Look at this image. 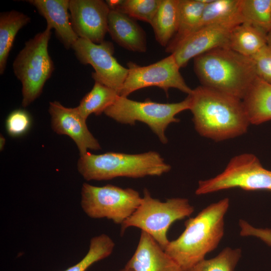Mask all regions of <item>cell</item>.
<instances>
[{
  "label": "cell",
  "instance_id": "17",
  "mask_svg": "<svg viewBox=\"0 0 271 271\" xmlns=\"http://www.w3.org/2000/svg\"><path fill=\"white\" fill-rule=\"evenodd\" d=\"M108 32L118 45L133 52L147 51L146 34L135 19L115 10H111L108 19Z\"/></svg>",
  "mask_w": 271,
  "mask_h": 271
},
{
  "label": "cell",
  "instance_id": "23",
  "mask_svg": "<svg viewBox=\"0 0 271 271\" xmlns=\"http://www.w3.org/2000/svg\"><path fill=\"white\" fill-rule=\"evenodd\" d=\"M240 2L241 0H211L206 5L195 31L212 25L243 23L240 12Z\"/></svg>",
  "mask_w": 271,
  "mask_h": 271
},
{
  "label": "cell",
  "instance_id": "28",
  "mask_svg": "<svg viewBox=\"0 0 271 271\" xmlns=\"http://www.w3.org/2000/svg\"><path fill=\"white\" fill-rule=\"evenodd\" d=\"M241 256L240 248L226 247L217 256L202 260L187 271H234Z\"/></svg>",
  "mask_w": 271,
  "mask_h": 271
},
{
  "label": "cell",
  "instance_id": "3",
  "mask_svg": "<svg viewBox=\"0 0 271 271\" xmlns=\"http://www.w3.org/2000/svg\"><path fill=\"white\" fill-rule=\"evenodd\" d=\"M194 69L202 86L242 100L256 79L250 57L219 47L194 58Z\"/></svg>",
  "mask_w": 271,
  "mask_h": 271
},
{
  "label": "cell",
  "instance_id": "13",
  "mask_svg": "<svg viewBox=\"0 0 271 271\" xmlns=\"http://www.w3.org/2000/svg\"><path fill=\"white\" fill-rule=\"evenodd\" d=\"M239 24L228 23L201 28L179 43L171 54L179 67H184L191 59L217 48L227 47L231 31Z\"/></svg>",
  "mask_w": 271,
  "mask_h": 271
},
{
  "label": "cell",
  "instance_id": "24",
  "mask_svg": "<svg viewBox=\"0 0 271 271\" xmlns=\"http://www.w3.org/2000/svg\"><path fill=\"white\" fill-rule=\"evenodd\" d=\"M119 95L113 89L94 81L92 89L81 100L76 107L86 120L91 114L99 115L111 106Z\"/></svg>",
  "mask_w": 271,
  "mask_h": 271
},
{
  "label": "cell",
  "instance_id": "33",
  "mask_svg": "<svg viewBox=\"0 0 271 271\" xmlns=\"http://www.w3.org/2000/svg\"><path fill=\"white\" fill-rule=\"evenodd\" d=\"M267 45L271 48V30L267 34Z\"/></svg>",
  "mask_w": 271,
  "mask_h": 271
},
{
  "label": "cell",
  "instance_id": "21",
  "mask_svg": "<svg viewBox=\"0 0 271 271\" xmlns=\"http://www.w3.org/2000/svg\"><path fill=\"white\" fill-rule=\"evenodd\" d=\"M27 15L16 10L0 14V74L7 66L10 52L18 32L30 22Z\"/></svg>",
  "mask_w": 271,
  "mask_h": 271
},
{
  "label": "cell",
  "instance_id": "2",
  "mask_svg": "<svg viewBox=\"0 0 271 271\" xmlns=\"http://www.w3.org/2000/svg\"><path fill=\"white\" fill-rule=\"evenodd\" d=\"M229 206L227 198L212 203L185 222V228L164 249L181 267L187 271L215 249L224 232V216Z\"/></svg>",
  "mask_w": 271,
  "mask_h": 271
},
{
  "label": "cell",
  "instance_id": "15",
  "mask_svg": "<svg viewBox=\"0 0 271 271\" xmlns=\"http://www.w3.org/2000/svg\"><path fill=\"white\" fill-rule=\"evenodd\" d=\"M125 265L133 271H183L151 236L142 231L136 249Z\"/></svg>",
  "mask_w": 271,
  "mask_h": 271
},
{
  "label": "cell",
  "instance_id": "5",
  "mask_svg": "<svg viewBox=\"0 0 271 271\" xmlns=\"http://www.w3.org/2000/svg\"><path fill=\"white\" fill-rule=\"evenodd\" d=\"M194 208L186 198H173L165 202L153 198L145 188L142 201L132 214L121 225V233L136 227L151 236L164 249L170 242L167 233L175 221L190 216Z\"/></svg>",
  "mask_w": 271,
  "mask_h": 271
},
{
  "label": "cell",
  "instance_id": "20",
  "mask_svg": "<svg viewBox=\"0 0 271 271\" xmlns=\"http://www.w3.org/2000/svg\"><path fill=\"white\" fill-rule=\"evenodd\" d=\"M267 45V34L246 23L235 26L231 31L227 48L251 57Z\"/></svg>",
  "mask_w": 271,
  "mask_h": 271
},
{
  "label": "cell",
  "instance_id": "18",
  "mask_svg": "<svg viewBox=\"0 0 271 271\" xmlns=\"http://www.w3.org/2000/svg\"><path fill=\"white\" fill-rule=\"evenodd\" d=\"M242 100L250 124L271 120V84L256 77Z\"/></svg>",
  "mask_w": 271,
  "mask_h": 271
},
{
  "label": "cell",
  "instance_id": "7",
  "mask_svg": "<svg viewBox=\"0 0 271 271\" xmlns=\"http://www.w3.org/2000/svg\"><path fill=\"white\" fill-rule=\"evenodd\" d=\"M188 95L183 100L175 103H163L146 99L138 101L127 97L118 96L115 102L104 112L108 117L122 123L133 125L136 121L146 124L162 144L168 140L165 131L169 125L178 122L177 114L190 108Z\"/></svg>",
  "mask_w": 271,
  "mask_h": 271
},
{
  "label": "cell",
  "instance_id": "32",
  "mask_svg": "<svg viewBox=\"0 0 271 271\" xmlns=\"http://www.w3.org/2000/svg\"><path fill=\"white\" fill-rule=\"evenodd\" d=\"M6 142V140L5 138L2 134H1L0 136V150L1 151L3 150L5 147Z\"/></svg>",
  "mask_w": 271,
  "mask_h": 271
},
{
  "label": "cell",
  "instance_id": "26",
  "mask_svg": "<svg viewBox=\"0 0 271 271\" xmlns=\"http://www.w3.org/2000/svg\"><path fill=\"white\" fill-rule=\"evenodd\" d=\"M111 10H115L134 19L151 24L161 0L106 1Z\"/></svg>",
  "mask_w": 271,
  "mask_h": 271
},
{
  "label": "cell",
  "instance_id": "6",
  "mask_svg": "<svg viewBox=\"0 0 271 271\" xmlns=\"http://www.w3.org/2000/svg\"><path fill=\"white\" fill-rule=\"evenodd\" d=\"M51 30L46 27L44 31L26 42L13 62L14 74L22 84L24 107L39 97L54 71V63L48 52Z\"/></svg>",
  "mask_w": 271,
  "mask_h": 271
},
{
  "label": "cell",
  "instance_id": "19",
  "mask_svg": "<svg viewBox=\"0 0 271 271\" xmlns=\"http://www.w3.org/2000/svg\"><path fill=\"white\" fill-rule=\"evenodd\" d=\"M211 0H179L178 27L176 34L166 47L171 53L176 45L197 28L204 9Z\"/></svg>",
  "mask_w": 271,
  "mask_h": 271
},
{
  "label": "cell",
  "instance_id": "31",
  "mask_svg": "<svg viewBox=\"0 0 271 271\" xmlns=\"http://www.w3.org/2000/svg\"><path fill=\"white\" fill-rule=\"evenodd\" d=\"M241 233L243 236L257 237L271 246V229L256 228L248 222H245L242 225Z\"/></svg>",
  "mask_w": 271,
  "mask_h": 271
},
{
  "label": "cell",
  "instance_id": "34",
  "mask_svg": "<svg viewBox=\"0 0 271 271\" xmlns=\"http://www.w3.org/2000/svg\"><path fill=\"white\" fill-rule=\"evenodd\" d=\"M119 271H133V270L130 268L128 267V266L125 265V266L122 268L120 269Z\"/></svg>",
  "mask_w": 271,
  "mask_h": 271
},
{
  "label": "cell",
  "instance_id": "22",
  "mask_svg": "<svg viewBox=\"0 0 271 271\" xmlns=\"http://www.w3.org/2000/svg\"><path fill=\"white\" fill-rule=\"evenodd\" d=\"M179 0H161L151 23L157 41L167 47L177 33Z\"/></svg>",
  "mask_w": 271,
  "mask_h": 271
},
{
  "label": "cell",
  "instance_id": "25",
  "mask_svg": "<svg viewBox=\"0 0 271 271\" xmlns=\"http://www.w3.org/2000/svg\"><path fill=\"white\" fill-rule=\"evenodd\" d=\"M243 23L267 33L271 30V0H241Z\"/></svg>",
  "mask_w": 271,
  "mask_h": 271
},
{
  "label": "cell",
  "instance_id": "27",
  "mask_svg": "<svg viewBox=\"0 0 271 271\" xmlns=\"http://www.w3.org/2000/svg\"><path fill=\"white\" fill-rule=\"evenodd\" d=\"M114 246L113 240L106 234L94 236L90 240L89 249L84 257L78 263L62 271H86L95 262L109 256Z\"/></svg>",
  "mask_w": 271,
  "mask_h": 271
},
{
  "label": "cell",
  "instance_id": "1",
  "mask_svg": "<svg viewBox=\"0 0 271 271\" xmlns=\"http://www.w3.org/2000/svg\"><path fill=\"white\" fill-rule=\"evenodd\" d=\"M188 95L195 128L200 136L219 142L247 131L250 122L242 100L202 85Z\"/></svg>",
  "mask_w": 271,
  "mask_h": 271
},
{
  "label": "cell",
  "instance_id": "9",
  "mask_svg": "<svg viewBox=\"0 0 271 271\" xmlns=\"http://www.w3.org/2000/svg\"><path fill=\"white\" fill-rule=\"evenodd\" d=\"M234 188L271 191V171L264 168L252 154L238 155L230 160L220 174L199 181L195 194L201 195Z\"/></svg>",
  "mask_w": 271,
  "mask_h": 271
},
{
  "label": "cell",
  "instance_id": "11",
  "mask_svg": "<svg viewBox=\"0 0 271 271\" xmlns=\"http://www.w3.org/2000/svg\"><path fill=\"white\" fill-rule=\"evenodd\" d=\"M80 63L90 64L94 69L92 77L117 91L119 94L128 73V68L120 65L113 56L114 48L109 41L95 44L79 38L72 48Z\"/></svg>",
  "mask_w": 271,
  "mask_h": 271
},
{
  "label": "cell",
  "instance_id": "30",
  "mask_svg": "<svg viewBox=\"0 0 271 271\" xmlns=\"http://www.w3.org/2000/svg\"><path fill=\"white\" fill-rule=\"evenodd\" d=\"M250 58L256 77L271 84V48L266 45Z\"/></svg>",
  "mask_w": 271,
  "mask_h": 271
},
{
  "label": "cell",
  "instance_id": "29",
  "mask_svg": "<svg viewBox=\"0 0 271 271\" xmlns=\"http://www.w3.org/2000/svg\"><path fill=\"white\" fill-rule=\"evenodd\" d=\"M32 119L26 110L18 109L12 111L6 120V128L12 137H19L25 134L30 129Z\"/></svg>",
  "mask_w": 271,
  "mask_h": 271
},
{
  "label": "cell",
  "instance_id": "8",
  "mask_svg": "<svg viewBox=\"0 0 271 271\" xmlns=\"http://www.w3.org/2000/svg\"><path fill=\"white\" fill-rule=\"evenodd\" d=\"M142 199L140 193L130 188L111 184L96 186L84 183L80 205L90 218H106L121 225L136 211Z\"/></svg>",
  "mask_w": 271,
  "mask_h": 271
},
{
  "label": "cell",
  "instance_id": "12",
  "mask_svg": "<svg viewBox=\"0 0 271 271\" xmlns=\"http://www.w3.org/2000/svg\"><path fill=\"white\" fill-rule=\"evenodd\" d=\"M70 22L79 38L95 44L104 41L110 9L102 0H69Z\"/></svg>",
  "mask_w": 271,
  "mask_h": 271
},
{
  "label": "cell",
  "instance_id": "10",
  "mask_svg": "<svg viewBox=\"0 0 271 271\" xmlns=\"http://www.w3.org/2000/svg\"><path fill=\"white\" fill-rule=\"evenodd\" d=\"M128 73L119 95L127 96L139 89L158 87L164 90L167 95L171 88L190 94L191 88L186 84L180 72L174 56L168 57L147 66H140L129 62L127 63Z\"/></svg>",
  "mask_w": 271,
  "mask_h": 271
},
{
  "label": "cell",
  "instance_id": "16",
  "mask_svg": "<svg viewBox=\"0 0 271 271\" xmlns=\"http://www.w3.org/2000/svg\"><path fill=\"white\" fill-rule=\"evenodd\" d=\"M47 22V27L54 29L64 47L69 49L79 37L74 31L68 13L69 0H29Z\"/></svg>",
  "mask_w": 271,
  "mask_h": 271
},
{
  "label": "cell",
  "instance_id": "4",
  "mask_svg": "<svg viewBox=\"0 0 271 271\" xmlns=\"http://www.w3.org/2000/svg\"><path fill=\"white\" fill-rule=\"evenodd\" d=\"M77 169L87 181H102L117 177L160 176L169 172L171 167L155 151L137 154L107 152L96 155L87 152L80 156Z\"/></svg>",
  "mask_w": 271,
  "mask_h": 271
},
{
  "label": "cell",
  "instance_id": "14",
  "mask_svg": "<svg viewBox=\"0 0 271 271\" xmlns=\"http://www.w3.org/2000/svg\"><path fill=\"white\" fill-rule=\"evenodd\" d=\"M48 111L53 131L69 137L76 145L80 156L88 150H98L101 146L89 130L85 119L76 107H67L57 101L50 102Z\"/></svg>",
  "mask_w": 271,
  "mask_h": 271
}]
</instances>
